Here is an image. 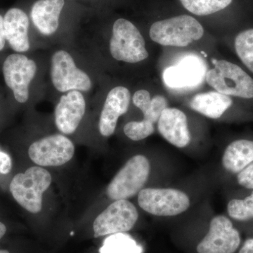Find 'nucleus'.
Here are the masks:
<instances>
[{"mask_svg": "<svg viewBox=\"0 0 253 253\" xmlns=\"http://www.w3.org/2000/svg\"><path fill=\"white\" fill-rule=\"evenodd\" d=\"M52 181L49 171L35 166L18 173L10 183L9 189L15 201L28 212L36 214L42 208L43 194Z\"/></svg>", "mask_w": 253, "mask_h": 253, "instance_id": "obj_1", "label": "nucleus"}, {"mask_svg": "<svg viewBox=\"0 0 253 253\" xmlns=\"http://www.w3.org/2000/svg\"><path fill=\"white\" fill-rule=\"evenodd\" d=\"M214 68L206 73L210 86L218 92L244 99H253V78L235 63L212 59Z\"/></svg>", "mask_w": 253, "mask_h": 253, "instance_id": "obj_2", "label": "nucleus"}, {"mask_svg": "<svg viewBox=\"0 0 253 253\" xmlns=\"http://www.w3.org/2000/svg\"><path fill=\"white\" fill-rule=\"evenodd\" d=\"M204 34L201 23L191 16L181 15L157 21L149 31L151 39L163 46H186Z\"/></svg>", "mask_w": 253, "mask_h": 253, "instance_id": "obj_3", "label": "nucleus"}, {"mask_svg": "<svg viewBox=\"0 0 253 253\" xmlns=\"http://www.w3.org/2000/svg\"><path fill=\"white\" fill-rule=\"evenodd\" d=\"M151 166L142 155L133 156L108 186L106 194L113 201L127 200L139 194L149 179Z\"/></svg>", "mask_w": 253, "mask_h": 253, "instance_id": "obj_4", "label": "nucleus"}, {"mask_svg": "<svg viewBox=\"0 0 253 253\" xmlns=\"http://www.w3.org/2000/svg\"><path fill=\"white\" fill-rule=\"evenodd\" d=\"M110 51L115 59L126 63L140 62L149 56L142 35L125 18H119L113 24Z\"/></svg>", "mask_w": 253, "mask_h": 253, "instance_id": "obj_5", "label": "nucleus"}, {"mask_svg": "<svg viewBox=\"0 0 253 253\" xmlns=\"http://www.w3.org/2000/svg\"><path fill=\"white\" fill-rule=\"evenodd\" d=\"M138 204L141 209L153 215L176 216L187 211L189 196L174 189H143L138 194Z\"/></svg>", "mask_w": 253, "mask_h": 253, "instance_id": "obj_6", "label": "nucleus"}, {"mask_svg": "<svg viewBox=\"0 0 253 253\" xmlns=\"http://www.w3.org/2000/svg\"><path fill=\"white\" fill-rule=\"evenodd\" d=\"M241 244V233L230 218L217 215L211 220L207 235L196 250L199 253H235Z\"/></svg>", "mask_w": 253, "mask_h": 253, "instance_id": "obj_7", "label": "nucleus"}, {"mask_svg": "<svg viewBox=\"0 0 253 253\" xmlns=\"http://www.w3.org/2000/svg\"><path fill=\"white\" fill-rule=\"evenodd\" d=\"M139 217L135 206L127 200L115 201L95 219L94 237L131 230Z\"/></svg>", "mask_w": 253, "mask_h": 253, "instance_id": "obj_8", "label": "nucleus"}, {"mask_svg": "<svg viewBox=\"0 0 253 253\" xmlns=\"http://www.w3.org/2000/svg\"><path fill=\"white\" fill-rule=\"evenodd\" d=\"M51 77L54 87L61 92L87 91L91 87L90 78L77 68L72 56L63 50L56 51L51 58Z\"/></svg>", "mask_w": 253, "mask_h": 253, "instance_id": "obj_9", "label": "nucleus"}, {"mask_svg": "<svg viewBox=\"0 0 253 253\" xmlns=\"http://www.w3.org/2000/svg\"><path fill=\"white\" fill-rule=\"evenodd\" d=\"M74 153L72 141L61 134L46 136L35 141L28 149L31 161L41 167L63 166L72 159Z\"/></svg>", "mask_w": 253, "mask_h": 253, "instance_id": "obj_10", "label": "nucleus"}, {"mask_svg": "<svg viewBox=\"0 0 253 253\" xmlns=\"http://www.w3.org/2000/svg\"><path fill=\"white\" fill-rule=\"evenodd\" d=\"M3 75L6 85L13 91L18 102L29 99V85L36 74V63L22 54L9 55L3 64Z\"/></svg>", "mask_w": 253, "mask_h": 253, "instance_id": "obj_11", "label": "nucleus"}, {"mask_svg": "<svg viewBox=\"0 0 253 253\" xmlns=\"http://www.w3.org/2000/svg\"><path fill=\"white\" fill-rule=\"evenodd\" d=\"M206 70L204 60L196 55H189L175 66L168 68L163 73V81L170 88L192 87L204 81Z\"/></svg>", "mask_w": 253, "mask_h": 253, "instance_id": "obj_12", "label": "nucleus"}, {"mask_svg": "<svg viewBox=\"0 0 253 253\" xmlns=\"http://www.w3.org/2000/svg\"><path fill=\"white\" fill-rule=\"evenodd\" d=\"M86 103L80 91H69L63 95L55 109V124L65 134L74 133L84 113Z\"/></svg>", "mask_w": 253, "mask_h": 253, "instance_id": "obj_13", "label": "nucleus"}, {"mask_svg": "<svg viewBox=\"0 0 253 253\" xmlns=\"http://www.w3.org/2000/svg\"><path fill=\"white\" fill-rule=\"evenodd\" d=\"M131 94L124 86H116L109 91L100 116L99 129L104 137L113 134L118 118L126 113L130 103Z\"/></svg>", "mask_w": 253, "mask_h": 253, "instance_id": "obj_14", "label": "nucleus"}, {"mask_svg": "<svg viewBox=\"0 0 253 253\" xmlns=\"http://www.w3.org/2000/svg\"><path fill=\"white\" fill-rule=\"evenodd\" d=\"M158 129L161 136L176 147H186L191 141L187 118L180 110L165 109L158 120Z\"/></svg>", "mask_w": 253, "mask_h": 253, "instance_id": "obj_15", "label": "nucleus"}, {"mask_svg": "<svg viewBox=\"0 0 253 253\" xmlns=\"http://www.w3.org/2000/svg\"><path fill=\"white\" fill-rule=\"evenodd\" d=\"M29 19L23 10L10 9L4 17V31L6 41L17 52H25L30 49Z\"/></svg>", "mask_w": 253, "mask_h": 253, "instance_id": "obj_16", "label": "nucleus"}, {"mask_svg": "<svg viewBox=\"0 0 253 253\" xmlns=\"http://www.w3.org/2000/svg\"><path fill=\"white\" fill-rule=\"evenodd\" d=\"M64 0H38L32 7V21L42 34L49 36L57 31Z\"/></svg>", "mask_w": 253, "mask_h": 253, "instance_id": "obj_17", "label": "nucleus"}, {"mask_svg": "<svg viewBox=\"0 0 253 253\" xmlns=\"http://www.w3.org/2000/svg\"><path fill=\"white\" fill-rule=\"evenodd\" d=\"M253 163V139H239L226 146L221 164L226 172L236 175Z\"/></svg>", "mask_w": 253, "mask_h": 253, "instance_id": "obj_18", "label": "nucleus"}, {"mask_svg": "<svg viewBox=\"0 0 253 253\" xmlns=\"http://www.w3.org/2000/svg\"><path fill=\"white\" fill-rule=\"evenodd\" d=\"M233 104L234 101L231 96L218 91L196 94L190 101L191 109L212 119L221 118Z\"/></svg>", "mask_w": 253, "mask_h": 253, "instance_id": "obj_19", "label": "nucleus"}, {"mask_svg": "<svg viewBox=\"0 0 253 253\" xmlns=\"http://www.w3.org/2000/svg\"><path fill=\"white\" fill-rule=\"evenodd\" d=\"M133 103L144 114V121L157 123L163 111L168 108V101L164 96L156 95L153 99L149 91L140 89L134 93Z\"/></svg>", "mask_w": 253, "mask_h": 253, "instance_id": "obj_20", "label": "nucleus"}, {"mask_svg": "<svg viewBox=\"0 0 253 253\" xmlns=\"http://www.w3.org/2000/svg\"><path fill=\"white\" fill-rule=\"evenodd\" d=\"M241 198H234L227 204V212L233 220L242 224H253V190Z\"/></svg>", "mask_w": 253, "mask_h": 253, "instance_id": "obj_21", "label": "nucleus"}, {"mask_svg": "<svg viewBox=\"0 0 253 253\" xmlns=\"http://www.w3.org/2000/svg\"><path fill=\"white\" fill-rule=\"evenodd\" d=\"M143 249L131 236L125 233L111 234L104 240L100 253H142Z\"/></svg>", "mask_w": 253, "mask_h": 253, "instance_id": "obj_22", "label": "nucleus"}, {"mask_svg": "<svg viewBox=\"0 0 253 253\" xmlns=\"http://www.w3.org/2000/svg\"><path fill=\"white\" fill-rule=\"evenodd\" d=\"M234 48L240 60L253 73V28L238 33L234 41Z\"/></svg>", "mask_w": 253, "mask_h": 253, "instance_id": "obj_23", "label": "nucleus"}, {"mask_svg": "<svg viewBox=\"0 0 253 253\" xmlns=\"http://www.w3.org/2000/svg\"><path fill=\"white\" fill-rule=\"evenodd\" d=\"M184 7L197 16H207L226 9L233 0H179Z\"/></svg>", "mask_w": 253, "mask_h": 253, "instance_id": "obj_24", "label": "nucleus"}, {"mask_svg": "<svg viewBox=\"0 0 253 253\" xmlns=\"http://www.w3.org/2000/svg\"><path fill=\"white\" fill-rule=\"evenodd\" d=\"M154 123L142 120L141 121H131L126 125L124 132L129 139L133 141H140L154 134Z\"/></svg>", "mask_w": 253, "mask_h": 253, "instance_id": "obj_25", "label": "nucleus"}, {"mask_svg": "<svg viewBox=\"0 0 253 253\" xmlns=\"http://www.w3.org/2000/svg\"><path fill=\"white\" fill-rule=\"evenodd\" d=\"M236 184L246 190H253V163L236 175Z\"/></svg>", "mask_w": 253, "mask_h": 253, "instance_id": "obj_26", "label": "nucleus"}, {"mask_svg": "<svg viewBox=\"0 0 253 253\" xmlns=\"http://www.w3.org/2000/svg\"><path fill=\"white\" fill-rule=\"evenodd\" d=\"M12 168L11 158L6 153L0 150V173L6 174L11 172Z\"/></svg>", "mask_w": 253, "mask_h": 253, "instance_id": "obj_27", "label": "nucleus"}, {"mask_svg": "<svg viewBox=\"0 0 253 253\" xmlns=\"http://www.w3.org/2000/svg\"><path fill=\"white\" fill-rule=\"evenodd\" d=\"M238 253H253V236L245 240Z\"/></svg>", "mask_w": 253, "mask_h": 253, "instance_id": "obj_28", "label": "nucleus"}, {"mask_svg": "<svg viewBox=\"0 0 253 253\" xmlns=\"http://www.w3.org/2000/svg\"><path fill=\"white\" fill-rule=\"evenodd\" d=\"M5 38L4 31V18L0 15V51L3 49L5 46Z\"/></svg>", "mask_w": 253, "mask_h": 253, "instance_id": "obj_29", "label": "nucleus"}, {"mask_svg": "<svg viewBox=\"0 0 253 253\" xmlns=\"http://www.w3.org/2000/svg\"><path fill=\"white\" fill-rule=\"evenodd\" d=\"M6 231H7L6 226H5L4 224H3L2 222L0 221V240L4 237L5 234H6Z\"/></svg>", "mask_w": 253, "mask_h": 253, "instance_id": "obj_30", "label": "nucleus"}, {"mask_svg": "<svg viewBox=\"0 0 253 253\" xmlns=\"http://www.w3.org/2000/svg\"><path fill=\"white\" fill-rule=\"evenodd\" d=\"M0 253H11L8 250L0 249Z\"/></svg>", "mask_w": 253, "mask_h": 253, "instance_id": "obj_31", "label": "nucleus"}]
</instances>
